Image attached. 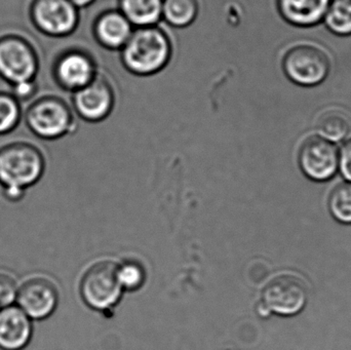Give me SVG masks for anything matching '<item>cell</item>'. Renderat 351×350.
Wrapping results in <instances>:
<instances>
[{"instance_id":"6da1fadb","label":"cell","mask_w":351,"mask_h":350,"mask_svg":"<svg viewBox=\"0 0 351 350\" xmlns=\"http://www.w3.org/2000/svg\"><path fill=\"white\" fill-rule=\"evenodd\" d=\"M123 67L133 75L148 77L162 72L173 57L170 36L160 25L138 27L121 49Z\"/></svg>"},{"instance_id":"7a4b0ae2","label":"cell","mask_w":351,"mask_h":350,"mask_svg":"<svg viewBox=\"0 0 351 350\" xmlns=\"http://www.w3.org/2000/svg\"><path fill=\"white\" fill-rule=\"evenodd\" d=\"M45 171L43 151L30 142L16 141L0 148V184L26 191Z\"/></svg>"},{"instance_id":"3957f363","label":"cell","mask_w":351,"mask_h":350,"mask_svg":"<svg viewBox=\"0 0 351 350\" xmlns=\"http://www.w3.org/2000/svg\"><path fill=\"white\" fill-rule=\"evenodd\" d=\"M23 118L29 131L45 141L61 139L75 127L72 107L57 95L36 97L25 109Z\"/></svg>"},{"instance_id":"277c9868","label":"cell","mask_w":351,"mask_h":350,"mask_svg":"<svg viewBox=\"0 0 351 350\" xmlns=\"http://www.w3.org/2000/svg\"><path fill=\"white\" fill-rule=\"evenodd\" d=\"M40 58L32 42L16 32L0 35V78L8 86L36 79Z\"/></svg>"},{"instance_id":"5b68a950","label":"cell","mask_w":351,"mask_h":350,"mask_svg":"<svg viewBox=\"0 0 351 350\" xmlns=\"http://www.w3.org/2000/svg\"><path fill=\"white\" fill-rule=\"evenodd\" d=\"M29 20L40 34L64 38L73 34L80 25V10L70 0H32Z\"/></svg>"},{"instance_id":"8992f818","label":"cell","mask_w":351,"mask_h":350,"mask_svg":"<svg viewBox=\"0 0 351 350\" xmlns=\"http://www.w3.org/2000/svg\"><path fill=\"white\" fill-rule=\"evenodd\" d=\"M282 67L293 84L313 88L327 79L331 62L329 55L319 47L299 45L287 51L282 58Z\"/></svg>"},{"instance_id":"52a82bcc","label":"cell","mask_w":351,"mask_h":350,"mask_svg":"<svg viewBox=\"0 0 351 350\" xmlns=\"http://www.w3.org/2000/svg\"><path fill=\"white\" fill-rule=\"evenodd\" d=\"M119 265L112 261H100L90 267L82 277L80 293L90 308L105 310L117 303L121 295Z\"/></svg>"},{"instance_id":"ba28073f","label":"cell","mask_w":351,"mask_h":350,"mask_svg":"<svg viewBox=\"0 0 351 350\" xmlns=\"http://www.w3.org/2000/svg\"><path fill=\"white\" fill-rule=\"evenodd\" d=\"M51 78L61 90L74 92L90 84L98 75L94 58L80 47H69L60 51L51 68Z\"/></svg>"},{"instance_id":"9c48e42d","label":"cell","mask_w":351,"mask_h":350,"mask_svg":"<svg viewBox=\"0 0 351 350\" xmlns=\"http://www.w3.org/2000/svg\"><path fill=\"white\" fill-rule=\"evenodd\" d=\"M308 291L300 277L280 275L272 279L262 292V308L265 312L295 316L306 305Z\"/></svg>"},{"instance_id":"30bf717a","label":"cell","mask_w":351,"mask_h":350,"mask_svg":"<svg viewBox=\"0 0 351 350\" xmlns=\"http://www.w3.org/2000/svg\"><path fill=\"white\" fill-rule=\"evenodd\" d=\"M72 110L88 123H100L106 119L115 106L112 86L99 72L94 80L84 88L72 92Z\"/></svg>"},{"instance_id":"8fae6325","label":"cell","mask_w":351,"mask_h":350,"mask_svg":"<svg viewBox=\"0 0 351 350\" xmlns=\"http://www.w3.org/2000/svg\"><path fill=\"white\" fill-rule=\"evenodd\" d=\"M298 160L303 173L317 182L331 179L339 166L337 147L321 136H311L303 142Z\"/></svg>"},{"instance_id":"7c38bea8","label":"cell","mask_w":351,"mask_h":350,"mask_svg":"<svg viewBox=\"0 0 351 350\" xmlns=\"http://www.w3.org/2000/svg\"><path fill=\"white\" fill-rule=\"evenodd\" d=\"M59 303V292L49 279L32 277L19 286L16 305L31 320L43 321L55 312Z\"/></svg>"},{"instance_id":"4fadbf2b","label":"cell","mask_w":351,"mask_h":350,"mask_svg":"<svg viewBox=\"0 0 351 350\" xmlns=\"http://www.w3.org/2000/svg\"><path fill=\"white\" fill-rule=\"evenodd\" d=\"M135 27L121 14L119 8L101 12L94 24L93 34L97 42L108 51H121L133 33Z\"/></svg>"},{"instance_id":"5bb4252c","label":"cell","mask_w":351,"mask_h":350,"mask_svg":"<svg viewBox=\"0 0 351 350\" xmlns=\"http://www.w3.org/2000/svg\"><path fill=\"white\" fill-rule=\"evenodd\" d=\"M33 336V321L19 308L0 310V349L23 350Z\"/></svg>"},{"instance_id":"9a60e30c","label":"cell","mask_w":351,"mask_h":350,"mask_svg":"<svg viewBox=\"0 0 351 350\" xmlns=\"http://www.w3.org/2000/svg\"><path fill=\"white\" fill-rule=\"evenodd\" d=\"M330 3L331 0H276L280 16L299 28L321 24Z\"/></svg>"},{"instance_id":"2e32d148","label":"cell","mask_w":351,"mask_h":350,"mask_svg":"<svg viewBox=\"0 0 351 350\" xmlns=\"http://www.w3.org/2000/svg\"><path fill=\"white\" fill-rule=\"evenodd\" d=\"M117 8L135 28L156 26L162 21V0H117Z\"/></svg>"},{"instance_id":"e0dca14e","label":"cell","mask_w":351,"mask_h":350,"mask_svg":"<svg viewBox=\"0 0 351 350\" xmlns=\"http://www.w3.org/2000/svg\"><path fill=\"white\" fill-rule=\"evenodd\" d=\"M198 14V0H162V21L173 28H187L195 22Z\"/></svg>"},{"instance_id":"ac0fdd59","label":"cell","mask_w":351,"mask_h":350,"mask_svg":"<svg viewBox=\"0 0 351 350\" xmlns=\"http://www.w3.org/2000/svg\"><path fill=\"white\" fill-rule=\"evenodd\" d=\"M324 24L338 36H351V0H331Z\"/></svg>"},{"instance_id":"d6986e66","label":"cell","mask_w":351,"mask_h":350,"mask_svg":"<svg viewBox=\"0 0 351 350\" xmlns=\"http://www.w3.org/2000/svg\"><path fill=\"white\" fill-rule=\"evenodd\" d=\"M22 104L12 92L0 90V136L12 133L23 119Z\"/></svg>"},{"instance_id":"ffe728a7","label":"cell","mask_w":351,"mask_h":350,"mask_svg":"<svg viewBox=\"0 0 351 350\" xmlns=\"http://www.w3.org/2000/svg\"><path fill=\"white\" fill-rule=\"evenodd\" d=\"M317 127L319 136L333 143L344 139L350 129L348 119L339 111H329L322 114Z\"/></svg>"},{"instance_id":"44dd1931","label":"cell","mask_w":351,"mask_h":350,"mask_svg":"<svg viewBox=\"0 0 351 350\" xmlns=\"http://www.w3.org/2000/svg\"><path fill=\"white\" fill-rule=\"evenodd\" d=\"M332 216L340 223L351 224V181L340 183L329 197Z\"/></svg>"},{"instance_id":"7402d4cb","label":"cell","mask_w":351,"mask_h":350,"mask_svg":"<svg viewBox=\"0 0 351 350\" xmlns=\"http://www.w3.org/2000/svg\"><path fill=\"white\" fill-rule=\"evenodd\" d=\"M119 277L123 289L137 290L145 282V271L138 263L125 262L119 266Z\"/></svg>"},{"instance_id":"603a6c76","label":"cell","mask_w":351,"mask_h":350,"mask_svg":"<svg viewBox=\"0 0 351 350\" xmlns=\"http://www.w3.org/2000/svg\"><path fill=\"white\" fill-rule=\"evenodd\" d=\"M18 289V283L12 275L0 273V310L16 304Z\"/></svg>"},{"instance_id":"cb8c5ba5","label":"cell","mask_w":351,"mask_h":350,"mask_svg":"<svg viewBox=\"0 0 351 350\" xmlns=\"http://www.w3.org/2000/svg\"><path fill=\"white\" fill-rule=\"evenodd\" d=\"M38 82H37V79H34L19 82L14 86H10V92L21 104H23V103H30L31 101L34 100L38 94Z\"/></svg>"},{"instance_id":"d4e9b609","label":"cell","mask_w":351,"mask_h":350,"mask_svg":"<svg viewBox=\"0 0 351 350\" xmlns=\"http://www.w3.org/2000/svg\"><path fill=\"white\" fill-rule=\"evenodd\" d=\"M342 175L351 181V139L348 140L340 148L339 166Z\"/></svg>"},{"instance_id":"484cf974","label":"cell","mask_w":351,"mask_h":350,"mask_svg":"<svg viewBox=\"0 0 351 350\" xmlns=\"http://www.w3.org/2000/svg\"><path fill=\"white\" fill-rule=\"evenodd\" d=\"M2 195L4 199L12 203H18L22 201L26 195V191L22 189L10 188V187H2Z\"/></svg>"},{"instance_id":"4316f807","label":"cell","mask_w":351,"mask_h":350,"mask_svg":"<svg viewBox=\"0 0 351 350\" xmlns=\"http://www.w3.org/2000/svg\"><path fill=\"white\" fill-rule=\"evenodd\" d=\"M70 1H71L78 10H80V8H86L92 5L96 0H70Z\"/></svg>"}]
</instances>
